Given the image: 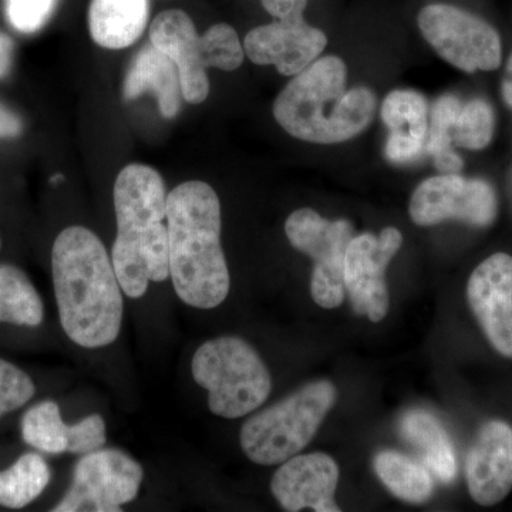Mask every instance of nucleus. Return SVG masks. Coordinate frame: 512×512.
Segmentation results:
<instances>
[{
  "instance_id": "8",
  "label": "nucleus",
  "mask_w": 512,
  "mask_h": 512,
  "mask_svg": "<svg viewBox=\"0 0 512 512\" xmlns=\"http://www.w3.org/2000/svg\"><path fill=\"white\" fill-rule=\"evenodd\" d=\"M144 471L138 461L117 448L83 454L73 481L53 512H120L136 500Z\"/></svg>"
},
{
  "instance_id": "22",
  "label": "nucleus",
  "mask_w": 512,
  "mask_h": 512,
  "mask_svg": "<svg viewBox=\"0 0 512 512\" xmlns=\"http://www.w3.org/2000/svg\"><path fill=\"white\" fill-rule=\"evenodd\" d=\"M373 467L384 487L410 504L429 501L434 491L433 478L424 464L397 451L384 450L376 454Z\"/></svg>"
},
{
  "instance_id": "14",
  "label": "nucleus",
  "mask_w": 512,
  "mask_h": 512,
  "mask_svg": "<svg viewBox=\"0 0 512 512\" xmlns=\"http://www.w3.org/2000/svg\"><path fill=\"white\" fill-rule=\"evenodd\" d=\"M338 481V464L328 454H296L276 471L271 491L285 511L339 512L335 503Z\"/></svg>"
},
{
  "instance_id": "10",
  "label": "nucleus",
  "mask_w": 512,
  "mask_h": 512,
  "mask_svg": "<svg viewBox=\"0 0 512 512\" xmlns=\"http://www.w3.org/2000/svg\"><path fill=\"white\" fill-rule=\"evenodd\" d=\"M409 214L414 224L431 227L457 220L488 227L497 215V197L484 180H470L458 174L427 178L413 192Z\"/></svg>"
},
{
  "instance_id": "27",
  "label": "nucleus",
  "mask_w": 512,
  "mask_h": 512,
  "mask_svg": "<svg viewBox=\"0 0 512 512\" xmlns=\"http://www.w3.org/2000/svg\"><path fill=\"white\" fill-rule=\"evenodd\" d=\"M35 392V383L28 373L8 360L0 359V419L25 406Z\"/></svg>"
},
{
  "instance_id": "34",
  "label": "nucleus",
  "mask_w": 512,
  "mask_h": 512,
  "mask_svg": "<svg viewBox=\"0 0 512 512\" xmlns=\"http://www.w3.org/2000/svg\"><path fill=\"white\" fill-rule=\"evenodd\" d=\"M0 248H2V242H0Z\"/></svg>"
},
{
  "instance_id": "6",
  "label": "nucleus",
  "mask_w": 512,
  "mask_h": 512,
  "mask_svg": "<svg viewBox=\"0 0 512 512\" xmlns=\"http://www.w3.org/2000/svg\"><path fill=\"white\" fill-rule=\"evenodd\" d=\"M336 397V387L329 380L305 384L245 421L239 436L242 450L259 466L285 463L311 443Z\"/></svg>"
},
{
  "instance_id": "20",
  "label": "nucleus",
  "mask_w": 512,
  "mask_h": 512,
  "mask_svg": "<svg viewBox=\"0 0 512 512\" xmlns=\"http://www.w3.org/2000/svg\"><path fill=\"white\" fill-rule=\"evenodd\" d=\"M399 434L419 451L424 466L441 483H453L457 476L456 451L436 416L424 410L407 412L399 421Z\"/></svg>"
},
{
  "instance_id": "19",
  "label": "nucleus",
  "mask_w": 512,
  "mask_h": 512,
  "mask_svg": "<svg viewBox=\"0 0 512 512\" xmlns=\"http://www.w3.org/2000/svg\"><path fill=\"white\" fill-rule=\"evenodd\" d=\"M146 92L154 93L165 119L177 116L183 96L180 72L174 60L153 45L138 52L124 80V99L134 100Z\"/></svg>"
},
{
  "instance_id": "9",
  "label": "nucleus",
  "mask_w": 512,
  "mask_h": 512,
  "mask_svg": "<svg viewBox=\"0 0 512 512\" xmlns=\"http://www.w3.org/2000/svg\"><path fill=\"white\" fill-rule=\"evenodd\" d=\"M419 28L440 57L463 72H490L500 66L501 39L497 30L473 13L434 3L421 9Z\"/></svg>"
},
{
  "instance_id": "7",
  "label": "nucleus",
  "mask_w": 512,
  "mask_h": 512,
  "mask_svg": "<svg viewBox=\"0 0 512 512\" xmlns=\"http://www.w3.org/2000/svg\"><path fill=\"white\" fill-rule=\"evenodd\" d=\"M286 237L293 248L315 261L311 293L320 308L335 309L345 301V255L353 238L349 221H329L311 208L292 212L285 222Z\"/></svg>"
},
{
  "instance_id": "17",
  "label": "nucleus",
  "mask_w": 512,
  "mask_h": 512,
  "mask_svg": "<svg viewBox=\"0 0 512 512\" xmlns=\"http://www.w3.org/2000/svg\"><path fill=\"white\" fill-rule=\"evenodd\" d=\"M151 45L177 64L185 101L200 104L210 94L207 67L202 62L200 36L183 10H165L150 28Z\"/></svg>"
},
{
  "instance_id": "21",
  "label": "nucleus",
  "mask_w": 512,
  "mask_h": 512,
  "mask_svg": "<svg viewBox=\"0 0 512 512\" xmlns=\"http://www.w3.org/2000/svg\"><path fill=\"white\" fill-rule=\"evenodd\" d=\"M148 0H92L89 29L94 42L106 49L133 45L146 29Z\"/></svg>"
},
{
  "instance_id": "26",
  "label": "nucleus",
  "mask_w": 512,
  "mask_h": 512,
  "mask_svg": "<svg viewBox=\"0 0 512 512\" xmlns=\"http://www.w3.org/2000/svg\"><path fill=\"white\" fill-rule=\"evenodd\" d=\"M201 56L205 67L232 72L244 62V52L237 32L225 23L212 26L200 36Z\"/></svg>"
},
{
  "instance_id": "3",
  "label": "nucleus",
  "mask_w": 512,
  "mask_h": 512,
  "mask_svg": "<svg viewBox=\"0 0 512 512\" xmlns=\"http://www.w3.org/2000/svg\"><path fill=\"white\" fill-rule=\"evenodd\" d=\"M117 238L113 266L123 292L138 299L150 282L170 276L167 194L160 173L143 164L121 170L114 184Z\"/></svg>"
},
{
  "instance_id": "30",
  "label": "nucleus",
  "mask_w": 512,
  "mask_h": 512,
  "mask_svg": "<svg viewBox=\"0 0 512 512\" xmlns=\"http://www.w3.org/2000/svg\"><path fill=\"white\" fill-rule=\"evenodd\" d=\"M262 5L281 22H302L308 0H262Z\"/></svg>"
},
{
  "instance_id": "28",
  "label": "nucleus",
  "mask_w": 512,
  "mask_h": 512,
  "mask_svg": "<svg viewBox=\"0 0 512 512\" xmlns=\"http://www.w3.org/2000/svg\"><path fill=\"white\" fill-rule=\"evenodd\" d=\"M57 2L59 0H5L6 19L18 32L35 33L52 18Z\"/></svg>"
},
{
  "instance_id": "32",
  "label": "nucleus",
  "mask_w": 512,
  "mask_h": 512,
  "mask_svg": "<svg viewBox=\"0 0 512 512\" xmlns=\"http://www.w3.org/2000/svg\"><path fill=\"white\" fill-rule=\"evenodd\" d=\"M13 60V42L6 33L0 30V79L9 73Z\"/></svg>"
},
{
  "instance_id": "29",
  "label": "nucleus",
  "mask_w": 512,
  "mask_h": 512,
  "mask_svg": "<svg viewBox=\"0 0 512 512\" xmlns=\"http://www.w3.org/2000/svg\"><path fill=\"white\" fill-rule=\"evenodd\" d=\"M106 423L99 414H92L79 423L72 424L69 431L67 453L87 454L106 444Z\"/></svg>"
},
{
  "instance_id": "4",
  "label": "nucleus",
  "mask_w": 512,
  "mask_h": 512,
  "mask_svg": "<svg viewBox=\"0 0 512 512\" xmlns=\"http://www.w3.org/2000/svg\"><path fill=\"white\" fill-rule=\"evenodd\" d=\"M342 59L323 57L296 74L274 104L286 133L316 144H336L362 133L375 116L376 99L367 87L346 89Z\"/></svg>"
},
{
  "instance_id": "15",
  "label": "nucleus",
  "mask_w": 512,
  "mask_h": 512,
  "mask_svg": "<svg viewBox=\"0 0 512 512\" xmlns=\"http://www.w3.org/2000/svg\"><path fill=\"white\" fill-rule=\"evenodd\" d=\"M467 487L477 504L501 503L512 490V429L488 421L471 444L466 460Z\"/></svg>"
},
{
  "instance_id": "25",
  "label": "nucleus",
  "mask_w": 512,
  "mask_h": 512,
  "mask_svg": "<svg viewBox=\"0 0 512 512\" xmlns=\"http://www.w3.org/2000/svg\"><path fill=\"white\" fill-rule=\"evenodd\" d=\"M69 431V424L64 423L59 406L52 400L30 407L22 419L23 440L43 453H67Z\"/></svg>"
},
{
  "instance_id": "18",
  "label": "nucleus",
  "mask_w": 512,
  "mask_h": 512,
  "mask_svg": "<svg viewBox=\"0 0 512 512\" xmlns=\"http://www.w3.org/2000/svg\"><path fill=\"white\" fill-rule=\"evenodd\" d=\"M382 119L390 130L384 156L390 163L407 164L426 151L429 138V104L414 90H396L387 94Z\"/></svg>"
},
{
  "instance_id": "16",
  "label": "nucleus",
  "mask_w": 512,
  "mask_h": 512,
  "mask_svg": "<svg viewBox=\"0 0 512 512\" xmlns=\"http://www.w3.org/2000/svg\"><path fill=\"white\" fill-rule=\"evenodd\" d=\"M328 45L322 30L302 22H278L259 26L245 37L244 50L261 66L276 67L284 76H296L311 66Z\"/></svg>"
},
{
  "instance_id": "33",
  "label": "nucleus",
  "mask_w": 512,
  "mask_h": 512,
  "mask_svg": "<svg viewBox=\"0 0 512 512\" xmlns=\"http://www.w3.org/2000/svg\"><path fill=\"white\" fill-rule=\"evenodd\" d=\"M503 97L505 103L512 109V55L507 64V72H505L503 80Z\"/></svg>"
},
{
  "instance_id": "2",
  "label": "nucleus",
  "mask_w": 512,
  "mask_h": 512,
  "mask_svg": "<svg viewBox=\"0 0 512 512\" xmlns=\"http://www.w3.org/2000/svg\"><path fill=\"white\" fill-rule=\"evenodd\" d=\"M221 222L220 198L207 183L188 181L167 197L171 281L178 298L195 309L217 308L229 293Z\"/></svg>"
},
{
  "instance_id": "23",
  "label": "nucleus",
  "mask_w": 512,
  "mask_h": 512,
  "mask_svg": "<svg viewBox=\"0 0 512 512\" xmlns=\"http://www.w3.org/2000/svg\"><path fill=\"white\" fill-rule=\"evenodd\" d=\"M45 318L42 298L22 269L0 265V323L36 328Z\"/></svg>"
},
{
  "instance_id": "11",
  "label": "nucleus",
  "mask_w": 512,
  "mask_h": 512,
  "mask_svg": "<svg viewBox=\"0 0 512 512\" xmlns=\"http://www.w3.org/2000/svg\"><path fill=\"white\" fill-rule=\"evenodd\" d=\"M493 134L494 111L487 101L473 99L463 103L446 94L431 109L426 151L441 174H457L464 164L453 144L467 150H483Z\"/></svg>"
},
{
  "instance_id": "1",
  "label": "nucleus",
  "mask_w": 512,
  "mask_h": 512,
  "mask_svg": "<svg viewBox=\"0 0 512 512\" xmlns=\"http://www.w3.org/2000/svg\"><path fill=\"white\" fill-rule=\"evenodd\" d=\"M52 274L67 338L86 349L116 342L123 323V289L99 237L84 227L60 232L52 249Z\"/></svg>"
},
{
  "instance_id": "13",
  "label": "nucleus",
  "mask_w": 512,
  "mask_h": 512,
  "mask_svg": "<svg viewBox=\"0 0 512 512\" xmlns=\"http://www.w3.org/2000/svg\"><path fill=\"white\" fill-rule=\"evenodd\" d=\"M467 299L485 338L512 359V256L498 252L474 269Z\"/></svg>"
},
{
  "instance_id": "12",
  "label": "nucleus",
  "mask_w": 512,
  "mask_h": 512,
  "mask_svg": "<svg viewBox=\"0 0 512 512\" xmlns=\"http://www.w3.org/2000/svg\"><path fill=\"white\" fill-rule=\"evenodd\" d=\"M402 244V232L393 227L384 228L379 237L366 232L350 241L343 266L346 293L353 311L367 316L370 322H382L389 312V289L384 275Z\"/></svg>"
},
{
  "instance_id": "5",
  "label": "nucleus",
  "mask_w": 512,
  "mask_h": 512,
  "mask_svg": "<svg viewBox=\"0 0 512 512\" xmlns=\"http://www.w3.org/2000/svg\"><path fill=\"white\" fill-rule=\"evenodd\" d=\"M191 373L207 390L211 413L224 419L255 412L272 390L264 360L237 336H221L200 346L192 357Z\"/></svg>"
},
{
  "instance_id": "24",
  "label": "nucleus",
  "mask_w": 512,
  "mask_h": 512,
  "mask_svg": "<svg viewBox=\"0 0 512 512\" xmlns=\"http://www.w3.org/2000/svg\"><path fill=\"white\" fill-rule=\"evenodd\" d=\"M52 478L45 458L36 453L19 457L8 470L0 471V505L20 510L42 495Z\"/></svg>"
},
{
  "instance_id": "31",
  "label": "nucleus",
  "mask_w": 512,
  "mask_h": 512,
  "mask_svg": "<svg viewBox=\"0 0 512 512\" xmlns=\"http://www.w3.org/2000/svg\"><path fill=\"white\" fill-rule=\"evenodd\" d=\"M22 121L15 113L0 104V138H13L22 133Z\"/></svg>"
}]
</instances>
